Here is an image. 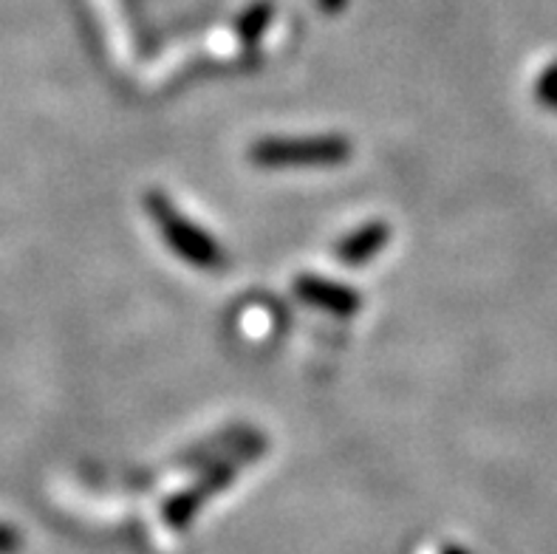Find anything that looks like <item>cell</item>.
<instances>
[{"mask_svg":"<svg viewBox=\"0 0 557 554\" xmlns=\"http://www.w3.org/2000/svg\"><path fill=\"white\" fill-rule=\"evenodd\" d=\"M354 153L346 136H292V139H258L249 148V162L267 170L337 168Z\"/></svg>","mask_w":557,"mask_h":554,"instance_id":"obj_1","label":"cell"},{"mask_svg":"<svg viewBox=\"0 0 557 554\" xmlns=\"http://www.w3.org/2000/svg\"><path fill=\"white\" fill-rule=\"evenodd\" d=\"M145 207H148V216L153 218L159 232H162L164 244L196 269H207V272H215V269L226 267L224 246L219 241L207 235L198 224H193L190 218H184L178 212V207L168 201V196L162 193H150L145 198Z\"/></svg>","mask_w":557,"mask_h":554,"instance_id":"obj_2","label":"cell"},{"mask_svg":"<svg viewBox=\"0 0 557 554\" xmlns=\"http://www.w3.org/2000/svg\"><path fill=\"white\" fill-rule=\"evenodd\" d=\"M263 447H267L263 435L255 433L252 439H247L240 447L230 450V453H224L221 458L210 461V472L205 476V481H198L193 490L182 492V495H176V498H170L168 504H164V518H168L170 527L182 529L184 524L201 509V504H205L210 495H215V492L230 487V481H233L235 472H238L244 464L261 456Z\"/></svg>","mask_w":557,"mask_h":554,"instance_id":"obj_3","label":"cell"},{"mask_svg":"<svg viewBox=\"0 0 557 554\" xmlns=\"http://www.w3.org/2000/svg\"><path fill=\"white\" fill-rule=\"evenodd\" d=\"M295 295L314 309L329 311V315L351 317L354 311H360V295L354 288L325 281L320 274H300L295 281Z\"/></svg>","mask_w":557,"mask_h":554,"instance_id":"obj_4","label":"cell"},{"mask_svg":"<svg viewBox=\"0 0 557 554\" xmlns=\"http://www.w3.org/2000/svg\"><path fill=\"white\" fill-rule=\"evenodd\" d=\"M391 241V226L374 221V224H366L360 230H354L351 235H346L343 241H337L334 246V255H337L339 263L346 267H362L368 260H374L376 255L388 246Z\"/></svg>","mask_w":557,"mask_h":554,"instance_id":"obj_5","label":"cell"},{"mask_svg":"<svg viewBox=\"0 0 557 554\" xmlns=\"http://www.w3.org/2000/svg\"><path fill=\"white\" fill-rule=\"evenodd\" d=\"M445 554H467V552H465V549H459V546H450Z\"/></svg>","mask_w":557,"mask_h":554,"instance_id":"obj_6","label":"cell"}]
</instances>
